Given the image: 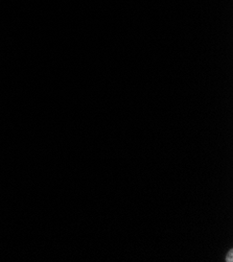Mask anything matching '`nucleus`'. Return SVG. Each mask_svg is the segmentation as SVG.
<instances>
[{
	"label": "nucleus",
	"mask_w": 233,
	"mask_h": 262,
	"mask_svg": "<svg viewBox=\"0 0 233 262\" xmlns=\"http://www.w3.org/2000/svg\"><path fill=\"white\" fill-rule=\"evenodd\" d=\"M227 261H233V253H232V251H230V252H229V256H228V258H227Z\"/></svg>",
	"instance_id": "obj_1"
}]
</instances>
